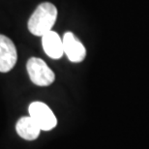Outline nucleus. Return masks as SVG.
Here are the masks:
<instances>
[{"mask_svg":"<svg viewBox=\"0 0 149 149\" xmlns=\"http://www.w3.org/2000/svg\"><path fill=\"white\" fill-rule=\"evenodd\" d=\"M64 54L67 55L68 59L74 63H79L84 60L86 56V49L83 44L77 39L72 32H66L63 38Z\"/></svg>","mask_w":149,"mask_h":149,"instance_id":"nucleus-5","label":"nucleus"},{"mask_svg":"<svg viewBox=\"0 0 149 149\" xmlns=\"http://www.w3.org/2000/svg\"><path fill=\"white\" fill-rule=\"evenodd\" d=\"M26 69L30 80L38 86H49L55 80L53 71L41 58H29L26 64Z\"/></svg>","mask_w":149,"mask_h":149,"instance_id":"nucleus-2","label":"nucleus"},{"mask_svg":"<svg viewBox=\"0 0 149 149\" xmlns=\"http://www.w3.org/2000/svg\"><path fill=\"white\" fill-rule=\"evenodd\" d=\"M17 133L20 138L25 141H35L41 134L40 127L30 116H23L16 125Z\"/></svg>","mask_w":149,"mask_h":149,"instance_id":"nucleus-7","label":"nucleus"},{"mask_svg":"<svg viewBox=\"0 0 149 149\" xmlns=\"http://www.w3.org/2000/svg\"><path fill=\"white\" fill-rule=\"evenodd\" d=\"M17 60V49L14 42L0 35V72L8 73L15 67Z\"/></svg>","mask_w":149,"mask_h":149,"instance_id":"nucleus-4","label":"nucleus"},{"mask_svg":"<svg viewBox=\"0 0 149 149\" xmlns=\"http://www.w3.org/2000/svg\"><path fill=\"white\" fill-rule=\"evenodd\" d=\"M42 45L46 54L52 59H59L64 54L63 41L55 31L50 30L42 36Z\"/></svg>","mask_w":149,"mask_h":149,"instance_id":"nucleus-6","label":"nucleus"},{"mask_svg":"<svg viewBox=\"0 0 149 149\" xmlns=\"http://www.w3.org/2000/svg\"><path fill=\"white\" fill-rule=\"evenodd\" d=\"M57 19V9L49 2L38 6L28 20V30L35 36L42 37L52 29Z\"/></svg>","mask_w":149,"mask_h":149,"instance_id":"nucleus-1","label":"nucleus"},{"mask_svg":"<svg viewBox=\"0 0 149 149\" xmlns=\"http://www.w3.org/2000/svg\"><path fill=\"white\" fill-rule=\"evenodd\" d=\"M29 116L36 122L42 131H50L57 126V118L45 103L33 102L28 108Z\"/></svg>","mask_w":149,"mask_h":149,"instance_id":"nucleus-3","label":"nucleus"}]
</instances>
